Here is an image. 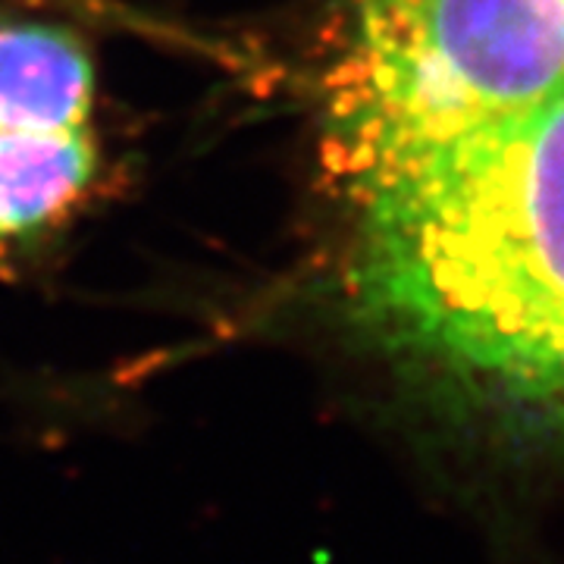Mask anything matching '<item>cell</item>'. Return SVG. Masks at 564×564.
I'll return each mask as SVG.
<instances>
[{"mask_svg":"<svg viewBox=\"0 0 564 564\" xmlns=\"http://www.w3.org/2000/svg\"><path fill=\"white\" fill-rule=\"evenodd\" d=\"M336 188L367 343L467 417L564 452V95Z\"/></svg>","mask_w":564,"mask_h":564,"instance_id":"obj_1","label":"cell"},{"mask_svg":"<svg viewBox=\"0 0 564 564\" xmlns=\"http://www.w3.org/2000/svg\"><path fill=\"white\" fill-rule=\"evenodd\" d=\"M76 7H85V10H98V13H107V3L101 0H73Z\"/></svg>","mask_w":564,"mask_h":564,"instance_id":"obj_4","label":"cell"},{"mask_svg":"<svg viewBox=\"0 0 564 564\" xmlns=\"http://www.w3.org/2000/svg\"><path fill=\"white\" fill-rule=\"evenodd\" d=\"M98 76L69 29L0 17V261L47 239L98 176Z\"/></svg>","mask_w":564,"mask_h":564,"instance_id":"obj_3","label":"cell"},{"mask_svg":"<svg viewBox=\"0 0 564 564\" xmlns=\"http://www.w3.org/2000/svg\"><path fill=\"white\" fill-rule=\"evenodd\" d=\"M564 95V0H355L323 79L333 180Z\"/></svg>","mask_w":564,"mask_h":564,"instance_id":"obj_2","label":"cell"}]
</instances>
